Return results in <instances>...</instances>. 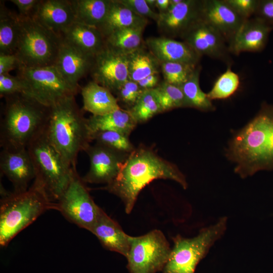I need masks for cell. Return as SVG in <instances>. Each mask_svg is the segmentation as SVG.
Wrapping results in <instances>:
<instances>
[{"label": "cell", "mask_w": 273, "mask_h": 273, "mask_svg": "<svg viewBox=\"0 0 273 273\" xmlns=\"http://www.w3.org/2000/svg\"><path fill=\"white\" fill-rule=\"evenodd\" d=\"M128 110L137 123L145 122L161 113L153 89L143 90L134 105Z\"/></svg>", "instance_id": "836d02e7"}, {"label": "cell", "mask_w": 273, "mask_h": 273, "mask_svg": "<svg viewBox=\"0 0 273 273\" xmlns=\"http://www.w3.org/2000/svg\"><path fill=\"white\" fill-rule=\"evenodd\" d=\"M198 65L179 62L161 63L163 80L169 84L180 86L189 79Z\"/></svg>", "instance_id": "e575fe53"}, {"label": "cell", "mask_w": 273, "mask_h": 273, "mask_svg": "<svg viewBox=\"0 0 273 273\" xmlns=\"http://www.w3.org/2000/svg\"><path fill=\"white\" fill-rule=\"evenodd\" d=\"M143 92L137 82L128 80L115 94L118 101L127 106L129 109L134 105Z\"/></svg>", "instance_id": "74e56055"}, {"label": "cell", "mask_w": 273, "mask_h": 273, "mask_svg": "<svg viewBox=\"0 0 273 273\" xmlns=\"http://www.w3.org/2000/svg\"><path fill=\"white\" fill-rule=\"evenodd\" d=\"M19 17L20 33L15 55L21 67L34 68L54 65L61 37L31 17L19 15Z\"/></svg>", "instance_id": "52a82bcc"}, {"label": "cell", "mask_w": 273, "mask_h": 273, "mask_svg": "<svg viewBox=\"0 0 273 273\" xmlns=\"http://www.w3.org/2000/svg\"><path fill=\"white\" fill-rule=\"evenodd\" d=\"M129 80L138 82L153 74H159L161 63L146 44L127 55Z\"/></svg>", "instance_id": "83f0119b"}, {"label": "cell", "mask_w": 273, "mask_h": 273, "mask_svg": "<svg viewBox=\"0 0 273 273\" xmlns=\"http://www.w3.org/2000/svg\"><path fill=\"white\" fill-rule=\"evenodd\" d=\"M199 56L220 60L231 66L233 63L229 47L221 34L201 18L180 37Z\"/></svg>", "instance_id": "7c38bea8"}, {"label": "cell", "mask_w": 273, "mask_h": 273, "mask_svg": "<svg viewBox=\"0 0 273 273\" xmlns=\"http://www.w3.org/2000/svg\"><path fill=\"white\" fill-rule=\"evenodd\" d=\"M227 218H221L215 224L200 230L192 238L177 235L162 273H194L196 267L211 247L224 233Z\"/></svg>", "instance_id": "ba28073f"}, {"label": "cell", "mask_w": 273, "mask_h": 273, "mask_svg": "<svg viewBox=\"0 0 273 273\" xmlns=\"http://www.w3.org/2000/svg\"><path fill=\"white\" fill-rule=\"evenodd\" d=\"M21 67V64L15 55H0V75L9 72Z\"/></svg>", "instance_id": "7bdbcfd3"}, {"label": "cell", "mask_w": 273, "mask_h": 273, "mask_svg": "<svg viewBox=\"0 0 273 273\" xmlns=\"http://www.w3.org/2000/svg\"><path fill=\"white\" fill-rule=\"evenodd\" d=\"M89 73L93 81L115 93L129 80L127 56L105 46L94 57Z\"/></svg>", "instance_id": "4fadbf2b"}, {"label": "cell", "mask_w": 273, "mask_h": 273, "mask_svg": "<svg viewBox=\"0 0 273 273\" xmlns=\"http://www.w3.org/2000/svg\"><path fill=\"white\" fill-rule=\"evenodd\" d=\"M146 2L150 9L155 11L156 0H146Z\"/></svg>", "instance_id": "bcb514c9"}, {"label": "cell", "mask_w": 273, "mask_h": 273, "mask_svg": "<svg viewBox=\"0 0 273 273\" xmlns=\"http://www.w3.org/2000/svg\"><path fill=\"white\" fill-rule=\"evenodd\" d=\"M85 184L74 170L66 189L54 202L53 209L70 222L89 232L102 208L94 201Z\"/></svg>", "instance_id": "8fae6325"}, {"label": "cell", "mask_w": 273, "mask_h": 273, "mask_svg": "<svg viewBox=\"0 0 273 273\" xmlns=\"http://www.w3.org/2000/svg\"><path fill=\"white\" fill-rule=\"evenodd\" d=\"M145 27H130L116 30L105 38V47L117 53L127 55L145 44L143 33Z\"/></svg>", "instance_id": "f546056e"}, {"label": "cell", "mask_w": 273, "mask_h": 273, "mask_svg": "<svg viewBox=\"0 0 273 273\" xmlns=\"http://www.w3.org/2000/svg\"><path fill=\"white\" fill-rule=\"evenodd\" d=\"M240 83L239 75L232 70L231 66H228L207 93V97L211 101L227 99L235 93Z\"/></svg>", "instance_id": "d6a6232c"}, {"label": "cell", "mask_w": 273, "mask_h": 273, "mask_svg": "<svg viewBox=\"0 0 273 273\" xmlns=\"http://www.w3.org/2000/svg\"><path fill=\"white\" fill-rule=\"evenodd\" d=\"M81 93L82 109L92 115H104L120 108L112 93L93 80L81 87Z\"/></svg>", "instance_id": "cb8c5ba5"}, {"label": "cell", "mask_w": 273, "mask_h": 273, "mask_svg": "<svg viewBox=\"0 0 273 273\" xmlns=\"http://www.w3.org/2000/svg\"><path fill=\"white\" fill-rule=\"evenodd\" d=\"M85 152L90 162L88 171L82 177L85 183L110 184L117 176L125 159L122 154L97 143Z\"/></svg>", "instance_id": "9a60e30c"}, {"label": "cell", "mask_w": 273, "mask_h": 273, "mask_svg": "<svg viewBox=\"0 0 273 273\" xmlns=\"http://www.w3.org/2000/svg\"><path fill=\"white\" fill-rule=\"evenodd\" d=\"M94 59L61 39L54 66L69 84L78 89V82L89 73Z\"/></svg>", "instance_id": "d6986e66"}, {"label": "cell", "mask_w": 273, "mask_h": 273, "mask_svg": "<svg viewBox=\"0 0 273 273\" xmlns=\"http://www.w3.org/2000/svg\"><path fill=\"white\" fill-rule=\"evenodd\" d=\"M106 249L125 257L130 247V236L119 223L101 209L98 218L89 231Z\"/></svg>", "instance_id": "7402d4cb"}, {"label": "cell", "mask_w": 273, "mask_h": 273, "mask_svg": "<svg viewBox=\"0 0 273 273\" xmlns=\"http://www.w3.org/2000/svg\"><path fill=\"white\" fill-rule=\"evenodd\" d=\"M31 18L59 37L75 22L71 0H40Z\"/></svg>", "instance_id": "ac0fdd59"}, {"label": "cell", "mask_w": 273, "mask_h": 273, "mask_svg": "<svg viewBox=\"0 0 273 273\" xmlns=\"http://www.w3.org/2000/svg\"><path fill=\"white\" fill-rule=\"evenodd\" d=\"M75 22L99 27L109 12L111 0H71Z\"/></svg>", "instance_id": "4316f807"}, {"label": "cell", "mask_w": 273, "mask_h": 273, "mask_svg": "<svg viewBox=\"0 0 273 273\" xmlns=\"http://www.w3.org/2000/svg\"><path fill=\"white\" fill-rule=\"evenodd\" d=\"M226 156L242 178L273 168V106L263 104L258 114L230 141Z\"/></svg>", "instance_id": "7a4b0ae2"}, {"label": "cell", "mask_w": 273, "mask_h": 273, "mask_svg": "<svg viewBox=\"0 0 273 273\" xmlns=\"http://www.w3.org/2000/svg\"><path fill=\"white\" fill-rule=\"evenodd\" d=\"M148 19L135 14L118 0H111L107 16L99 28L104 38L111 33L123 28L146 27Z\"/></svg>", "instance_id": "484cf974"}, {"label": "cell", "mask_w": 273, "mask_h": 273, "mask_svg": "<svg viewBox=\"0 0 273 273\" xmlns=\"http://www.w3.org/2000/svg\"><path fill=\"white\" fill-rule=\"evenodd\" d=\"M26 148L34 169L33 182L45 191L52 202H56L66 189L76 169L65 162L49 141L44 129Z\"/></svg>", "instance_id": "8992f818"}, {"label": "cell", "mask_w": 273, "mask_h": 273, "mask_svg": "<svg viewBox=\"0 0 273 273\" xmlns=\"http://www.w3.org/2000/svg\"><path fill=\"white\" fill-rule=\"evenodd\" d=\"M171 249L165 235L159 230L136 237L130 236L126 258L129 273H156L162 270Z\"/></svg>", "instance_id": "30bf717a"}, {"label": "cell", "mask_w": 273, "mask_h": 273, "mask_svg": "<svg viewBox=\"0 0 273 273\" xmlns=\"http://www.w3.org/2000/svg\"><path fill=\"white\" fill-rule=\"evenodd\" d=\"M157 179L172 180L184 189L188 187L185 175L175 165L148 148H140L129 154L116 177L104 189L118 197L123 203L125 212L129 214L140 192Z\"/></svg>", "instance_id": "6da1fadb"}, {"label": "cell", "mask_w": 273, "mask_h": 273, "mask_svg": "<svg viewBox=\"0 0 273 273\" xmlns=\"http://www.w3.org/2000/svg\"><path fill=\"white\" fill-rule=\"evenodd\" d=\"M253 17L262 20L273 28V0H259Z\"/></svg>", "instance_id": "60d3db41"}, {"label": "cell", "mask_w": 273, "mask_h": 273, "mask_svg": "<svg viewBox=\"0 0 273 273\" xmlns=\"http://www.w3.org/2000/svg\"><path fill=\"white\" fill-rule=\"evenodd\" d=\"M18 75L24 82L26 95L41 104L51 107L61 101L75 96L78 88L69 84L53 66L18 69Z\"/></svg>", "instance_id": "9c48e42d"}, {"label": "cell", "mask_w": 273, "mask_h": 273, "mask_svg": "<svg viewBox=\"0 0 273 273\" xmlns=\"http://www.w3.org/2000/svg\"><path fill=\"white\" fill-rule=\"evenodd\" d=\"M0 170L12 184L15 192L28 190L29 183L35 178L33 165L26 148L2 149Z\"/></svg>", "instance_id": "2e32d148"}, {"label": "cell", "mask_w": 273, "mask_h": 273, "mask_svg": "<svg viewBox=\"0 0 273 273\" xmlns=\"http://www.w3.org/2000/svg\"><path fill=\"white\" fill-rule=\"evenodd\" d=\"M123 5L135 14L147 19H151L156 22L159 14L150 9L146 0H118Z\"/></svg>", "instance_id": "f35d334b"}, {"label": "cell", "mask_w": 273, "mask_h": 273, "mask_svg": "<svg viewBox=\"0 0 273 273\" xmlns=\"http://www.w3.org/2000/svg\"><path fill=\"white\" fill-rule=\"evenodd\" d=\"M201 19L218 31L229 47L245 20L225 0H202Z\"/></svg>", "instance_id": "e0dca14e"}, {"label": "cell", "mask_w": 273, "mask_h": 273, "mask_svg": "<svg viewBox=\"0 0 273 273\" xmlns=\"http://www.w3.org/2000/svg\"><path fill=\"white\" fill-rule=\"evenodd\" d=\"M272 29L265 22L255 17L245 20L229 46L231 54L239 55L243 52L262 51Z\"/></svg>", "instance_id": "44dd1931"}, {"label": "cell", "mask_w": 273, "mask_h": 273, "mask_svg": "<svg viewBox=\"0 0 273 273\" xmlns=\"http://www.w3.org/2000/svg\"><path fill=\"white\" fill-rule=\"evenodd\" d=\"M160 106L161 112L178 108H187L188 105L179 86L169 84L164 80L153 89Z\"/></svg>", "instance_id": "1f68e13d"}, {"label": "cell", "mask_w": 273, "mask_h": 273, "mask_svg": "<svg viewBox=\"0 0 273 273\" xmlns=\"http://www.w3.org/2000/svg\"><path fill=\"white\" fill-rule=\"evenodd\" d=\"M170 7V0H156V8L158 10V13H165Z\"/></svg>", "instance_id": "f6af8a7d"}, {"label": "cell", "mask_w": 273, "mask_h": 273, "mask_svg": "<svg viewBox=\"0 0 273 273\" xmlns=\"http://www.w3.org/2000/svg\"><path fill=\"white\" fill-rule=\"evenodd\" d=\"M201 66H197L189 79L179 86L186 99L188 107L202 111H213L215 107L200 88L199 83Z\"/></svg>", "instance_id": "4dcf8cb0"}, {"label": "cell", "mask_w": 273, "mask_h": 273, "mask_svg": "<svg viewBox=\"0 0 273 273\" xmlns=\"http://www.w3.org/2000/svg\"><path fill=\"white\" fill-rule=\"evenodd\" d=\"M92 141L119 153L132 152L135 149L128 136L116 131H102L92 135Z\"/></svg>", "instance_id": "d590c367"}, {"label": "cell", "mask_w": 273, "mask_h": 273, "mask_svg": "<svg viewBox=\"0 0 273 273\" xmlns=\"http://www.w3.org/2000/svg\"><path fill=\"white\" fill-rule=\"evenodd\" d=\"M92 135L102 131H116L128 136L138 124L128 109L121 108L101 116L92 115L87 118Z\"/></svg>", "instance_id": "d4e9b609"}, {"label": "cell", "mask_w": 273, "mask_h": 273, "mask_svg": "<svg viewBox=\"0 0 273 273\" xmlns=\"http://www.w3.org/2000/svg\"><path fill=\"white\" fill-rule=\"evenodd\" d=\"M44 131L49 141L65 162L76 168L79 153L85 151L92 139L87 118L78 106L75 96L50 107Z\"/></svg>", "instance_id": "3957f363"}, {"label": "cell", "mask_w": 273, "mask_h": 273, "mask_svg": "<svg viewBox=\"0 0 273 273\" xmlns=\"http://www.w3.org/2000/svg\"><path fill=\"white\" fill-rule=\"evenodd\" d=\"M60 37L80 52L93 57L105 46L104 37L98 28L77 22H74Z\"/></svg>", "instance_id": "603a6c76"}, {"label": "cell", "mask_w": 273, "mask_h": 273, "mask_svg": "<svg viewBox=\"0 0 273 273\" xmlns=\"http://www.w3.org/2000/svg\"><path fill=\"white\" fill-rule=\"evenodd\" d=\"M241 17L248 19L254 16L259 0H225Z\"/></svg>", "instance_id": "ab89813d"}, {"label": "cell", "mask_w": 273, "mask_h": 273, "mask_svg": "<svg viewBox=\"0 0 273 273\" xmlns=\"http://www.w3.org/2000/svg\"><path fill=\"white\" fill-rule=\"evenodd\" d=\"M202 0H182L178 4L170 5L165 13L159 14L156 22L163 36L179 37L194 23L201 18Z\"/></svg>", "instance_id": "5bb4252c"}, {"label": "cell", "mask_w": 273, "mask_h": 273, "mask_svg": "<svg viewBox=\"0 0 273 273\" xmlns=\"http://www.w3.org/2000/svg\"><path fill=\"white\" fill-rule=\"evenodd\" d=\"M40 0H11L18 9L19 15L31 17Z\"/></svg>", "instance_id": "b9f144b4"}, {"label": "cell", "mask_w": 273, "mask_h": 273, "mask_svg": "<svg viewBox=\"0 0 273 273\" xmlns=\"http://www.w3.org/2000/svg\"><path fill=\"white\" fill-rule=\"evenodd\" d=\"M26 85L18 76L9 73L0 75V96L6 98L17 94H25Z\"/></svg>", "instance_id": "8d00e7d4"}, {"label": "cell", "mask_w": 273, "mask_h": 273, "mask_svg": "<svg viewBox=\"0 0 273 273\" xmlns=\"http://www.w3.org/2000/svg\"><path fill=\"white\" fill-rule=\"evenodd\" d=\"M0 245L7 247L22 231L34 222L54 203L36 183L22 192L8 193L1 189Z\"/></svg>", "instance_id": "5b68a950"}, {"label": "cell", "mask_w": 273, "mask_h": 273, "mask_svg": "<svg viewBox=\"0 0 273 273\" xmlns=\"http://www.w3.org/2000/svg\"><path fill=\"white\" fill-rule=\"evenodd\" d=\"M0 124L2 149L26 148L45 128L50 107L25 94L8 96Z\"/></svg>", "instance_id": "277c9868"}, {"label": "cell", "mask_w": 273, "mask_h": 273, "mask_svg": "<svg viewBox=\"0 0 273 273\" xmlns=\"http://www.w3.org/2000/svg\"><path fill=\"white\" fill-rule=\"evenodd\" d=\"M160 82L159 74H155L151 75L137 83L140 88L144 90L154 88Z\"/></svg>", "instance_id": "ee69618b"}, {"label": "cell", "mask_w": 273, "mask_h": 273, "mask_svg": "<svg viewBox=\"0 0 273 273\" xmlns=\"http://www.w3.org/2000/svg\"><path fill=\"white\" fill-rule=\"evenodd\" d=\"M146 46L161 63L179 62L199 65L202 58L184 41L165 37H150Z\"/></svg>", "instance_id": "ffe728a7"}, {"label": "cell", "mask_w": 273, "mask_h": 273, "mask_svg": "<svg viewBox=\"0 0 273 273\" xmlns=\"http://www.w3.org/2000/svg\"><path fill=\"white\" fill-rule=\"evenodd\" d=\"M18 14L9 10L0 3V55L15 54L20 33Z\"/></svg>", "instance_id": "f1b7e54d"}]
</instances>
